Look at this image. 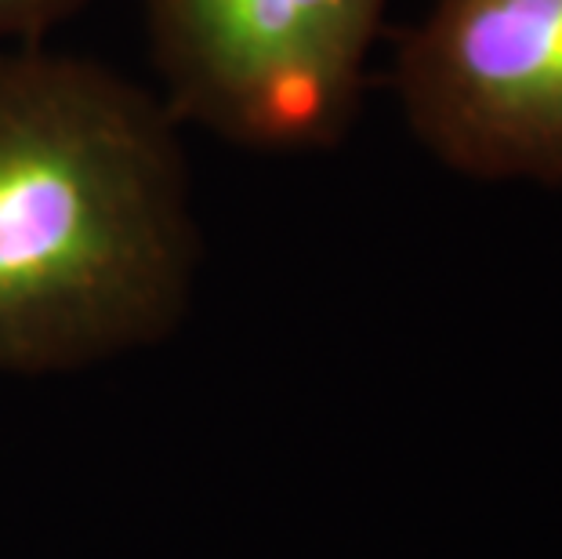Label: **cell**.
Here are the masks:
<instances>
[{
  "instance_id": "1",
  "label": "cell",
  "mask_w": 562,
  "mask_h": 559,
  "mask_svg": "<svg viewBox=\"0 0 562 559\" xmlns=\"http://www.w3.org/2000/svg\"><path fill=\"white\" fill-rule=\"evenodd\" d=\"M160 91L94 58L0 52V378L160 345L193 305L203 236Z\"/></svg>"
},
{
  "instance_id": "2",
  "label": "cell",
  "mask_w": 562,
  "mask_h": 559,
  "mask_svg": "<svg viewBox=\"0 0 562 559\" xmlns=\"http://www.w3.org/2000/svg\"><path fill=\"white\" fill-rule=\"evenodd\" d=\"M389 0H142L178 124L255 153L349 135Z\"/></svg>"
},
{
  "instance_id": "3",
  "label": "cell",
  "mask_w": 562,
  "mask_h": 559,
  "mask_svg": "<svg viewBox=\"0 0 562 559\" xmlns=\"http://www.w3.org/2000/svg\"><path fill=\"white\" fill-rule=\"evenodd\" d=\"M396 94L453 175L562 189V0H432L400 44Z\"/></svg>"
},
{
  "instance_id": "4",
  "label": "cell",
  "mask_w": 562,
  "mask_h": 559,
  "mask_svg": "<svg viewBox=\"0 0 562 559\" xmlns=\"http://www.w3.org/2000/svg\"><path fill=\"white\" fill-rule=\"evenodd\" d=\"M88 4L91 0H0V52L37 47L47 33Z\"/></svg>"
}]
</instances>
